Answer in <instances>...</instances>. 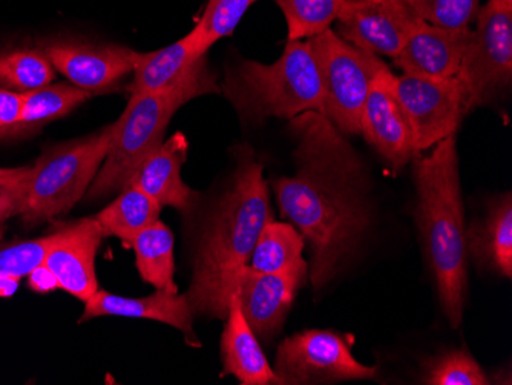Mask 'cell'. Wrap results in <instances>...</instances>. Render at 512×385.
<instances>
[{
	"label": "cell",
	"mask_w": 512,
	"mask_h": 385,
	"mask_svg": "<svg viewBox=\"0 0 512 385\" xmlns=\"http://www.w3.org/2000/svg\"><path fill=\"white\" fill-rule=\"evenodd\" d=\"M296 172L273 181L284 218L309 243L315 289L341 272L373 223L370 172L347 137L321 112L290 120Z\"/></svg>",
	"instance_id": "obj_1"
},
{
	"label": "cell",
	"mask_w": 512,
	"mask_h": 385,
	"mask_svg": "<svg viewBox=\"0 0 512 385\" xmlns=\"http://www.w3.org/2000/svg\"><path fill=\"white\" fill-rule=\"evenodd\" d=\"M272 221L263 165L244 154L234 183L201 235L188 295L194 313L226 321L230 283L252 257L261 231Z\"/></svg>",
	"instance_id": "obj_2"
},
{
	"label": "cell",
	"mask_w": 512,
	"mask_h": 385,
	"mask_svg": "<svg viewBox=\"0 0 512 385\" xmlns=\"http://www.w3.org/2000/svg\"><path fill=\"white\" fill-rule=\"evenodd\" d=\"M414 165L417 226L427 244L440 306L451 327L462 323L468 287V241L456 137L433 146Z\"/></svg>",
	"instance_id": "obj_3"
},
{
	"label": "cell",
	"mask_w": 512,
	"mask_h": 385,
	"mask_svg": "<svg viewBox=\"0 0 512 385\" xmlns=\"http://www.w3.org/2000/svg\"><path fill=\"white\" fill-rule=\"evenodd\" d=\"M220 91L241 119L253 125L272 117L292 120L304 112H324L321 74L309 40L287 43L273 63H238L227 71Z\"/></svg>",
	"instance_id": "obj_4"
},
{
	"label": "cell",
	"mask_w": 512,
	"mask_h": 385,
	"mask_svg": "<svg viewBox=\"0 0 512 385\" xmlns=\"http://www.w3.org/2000/svg\"><path fill=\"white\" fill-rule=\"evenodd\" d=\"M114 131L111 123L96 134L43 151L31 166L27 205L22 212L27 228L68 214L85 197L108 154Z\"/></svg>",
	"instance_id": "obj_5"
},
{
	"label": "cell",
	"mask_w": 512,
	"mask_h": 385,
	"mask_svg": "<svg viewBox=\"0 0 512 385\" xmlns=\"http://www.w3.org/2000/svg\"><path fill=\"white\" fill-rule=\"evenodd\" d=\"M194 99L197 96L186 89L131 96L122 116L114 122V139L86 198L100 200L128 188L137 169L163 145L175 112Z\"/></svg>",
	"instance_id": "obj_6"
},
{
	"label": "cell",
	"mask_w": 512,
	"mask_h": 385,
	"mask_svg": "<svg viewBox=\"0 0 512 385\" xmlns=\"http://www.w3.org/2000/svg\"><path fill=\"white\" fill-rule=\"evenodd\" d=\"M322 82L324 114L344 135L361 134V117L371 83L385 63L345 42L332 28L307 39Z\"/></svg>",
	"instance_id": "obj_7"
},
{
	"label": "cell",
	"mask_w": 512,
	"mask_h": 385,
	"mask_svg": "<svg viewBox=\"0 0 512 385\" xmlns=\"http://www.w3.org/2000/svg\"><path fill=\"white\" fill-rule=\"evenodd\" d=\"M476 19L457 74L467 89L470 111L502 96L512 82V8L488 2Z\"/></svg>",
	"instance_id": "obj_8"
},
{
	"label": "cell",
	"mask_w": 512,
	"mask_h": 385,
	"mask_svg": "<svg viewBox=\"0 0 512 385\" xmlns=\"http://www.w3.org/2000/svg\"><path fill=\"white\" fill-rule=\"evenodd\" d=\"M393 91L410 126L416 154L456 135L463 117L470 112L467 89L457 76L451 79H424L410 74L393 76Z\"/></svg>",
	"instance_id": "obj_9"
},
{
	"label": "cell",
	"mask_w": 512,
	"mask_h": 385,
	"mask_svg": "<svg viewBox=\"0 0 512 385\" xmlns=\"http://www.w3.org/2000/svg\"><path fill=\"white\" fill-rule=\"evenodd\" d=\"M376 370L361 364L338 333L306 330L284 339L273 372L279 384L312 385L373 379Z\"/></svg>",
	"instance_id": "obj_10"
},
{
	"label": "cell",
	"mask_w": 512,
	"mask_h": 385,
	"mask_svg": "<svg viewBox=\"0 0 512 385\" xmlns=\"http://www.w3.org/2000/svg\"><path fill=\"white\" fill-rule=\"evenodd\" d=\"M128 91L134 94L169 93L186 89L195 96L220 93L217 77L206 56H198L189 33L169 47L137 53Z\"/></svg>",
	"instance_id": "obj_11"
},
{
	"label": "cell",
	"mask_w": 512,
	"mask_h": 385,
	"mask_svg": "<svg viewBox=\"0 0 512 385\" xmlns=\"http://www.w3.org/2000/svg\"><path fill=\"white\" fill-rule=\"evenodd\" d=\"M338 36L375 56H398L419 22L404 0H344Z\"/></svg>",
	"instance_id": "obj_12"
},
{
	"label": "cell",
	"mask_w": 512,
	"mask_h": 385,
	"mask_svg": "<svg viewBox=\"0 0 512 385\" xmlns=\"http://www.w3.org/2000/svg\"><path fill=\"white\" fill-rule=\"evenodd\" d=\"M43 53L69 82L89 93L99 94L134 71L137 51L120 45H97L82 40L46 42Z\"/></svg>",
	"instance_id": "obj_13"
},
{
	"label": "cell",
	"mask_w": 512,
	"mask_h": 385,
	"mask_svg": "<svg viewBox=\"0 0 512 385\" xmlns=\"http://www.w3.org/2000/svg\"><path fill=\"white\" fill-rule=\"evenodd\" d=\"M105 234L96 217L83 218L63 226L46 254L42 266L48 269L57 287L85 303L99 290L96 255Z\"/></svg>",
	"instance_id": "obj_14"
},
{
	"label": "cell",
	"mask_w": 512,
	"mask_h": 385,
	"mask_svg": "<svg viewBox=\"0 0 512 385\" xmlns=\"http://www.w3.org/2000/svg\"><path fill=\"white\" fill-rule=\"evenodd\" d=\"M304 278L296 275L266 274L243 266L230 283V295L237 293L241 312L255 335L273 338L283 327Z\"/></svg>",
	"instance_id": "obj_15"
},
{
	"label": "cell",
	"mask_w": 512,
	"mask_h": 385,
	"mask_svg": "<svg viewBox=\"0 0 512 385\" xmlns=\"http://www.w3.org/2000/svg\"><path fill=\"white\" fill-rule=\"evenodd\" d=\"M390 68L376 76L365 99L361 117V134L393 168L407 165L416 155L410 126L394 96Z\"/></svg>",
	"instance_id": "obj_16"
},
{
	"label": "cell",
	"mask_w": 512,
	"mask_h": 385,
	"mask_svg": "<svg viewBox=\"0 0 512 385\" xmlns=\"http://www.w3.org/2000/svg\"><path fill=\"white\" fill-rule=\"evenodd\" d=\"M470 37V27H436L419 19L394 57V65L410 76L451 79L460 73Z\"/></svg>",
	"instance_id": "obj_17"
},
{
	"label": "cell",
	"mask_w": 512,
	"mask_h": 385,
	"mask_svg": "<svg viewBox=\"0 0 512 385\" xmlns=\"http://www.w3.org/2000/svg\"><path fill=\"white\" fill-rule=\"evenodd\" d=\"M194 310L189 303L188 295L178 292L155 290L149 297L128 298L114 293L97 290L89 300L85 301L80 323L99 318V316H123V318H143L168 324L183 333L184 338L192 347H200L194 333Z\"/></svg>",
	"instance_id": "obj_18"
},
{
	"label": "cell",
	"mask_w": 512,
	"mask_h": 385,
	"mask_svg": "<svg viewBox=\"0 0 512 385\" xmlns=\"http://www.w3.org/2000/svg\"><path fill=\"white\" fill-rule=\"evenodd\" d=\"M189 143L186 135L175 132L171 139L146 158L137 169L129 186H137L151 195L161 208L171 206L183 215H189L198 201L183 178L181 168L188 158Z\"/></svg>",
	"instance_id": "obj_19"
},
{
	"label": "cell",
	"mask_w": 512,
	"mask_h": 385,
	"mask_svg": "<svg viewBox=\"0 0 512 385\" xmlns=\"http://www.w3.org/2000/svg\"><path fill=\"white\" fill-rule=\"evenodd\" d=\"M221 358L224 373L234 375L241 384H279L255 332L241 312L237 293H232L227 310L226 327L221 338Z\"/></svg>",
	"instance_id": "obj_20"
},
{
	"label": "cell",
	"mask_w": 512,
	"mask_h": 385,
	"mask_svg": "<svg viewBox=\"0 0 512 385\" xmlns=\"http://www.w3.org/2000/svg\"><path fill=\"white\" fill-rule=\"evenodd\" d=\"M468 254L480 266L502 277H512V198L502 195L493 201L485 220L467 231Z\"/></svg>",
	"instance_id": "obj_21"
},
{
	"label": "cell",
	"mask_w": 512,
	"mask_h": 385,
	"mask_svg": "<svg viewBox=\"0 0 512 385\" xmlns=\"http://www.w3.org/2000/svg\"><path fill=\"white\" fill-rule=\"evenodd\" d=\"M92 96L96 94L73 83H57L25 93L19 120L7 128H0V140L19 139L36 132L42 126L68 116L69 112Z\"/></svg>",
	"instance_id": "obj_22"
},
{
	"label": "cell",
	"mask_w": 512,
	"mask_h": 385,
	"mask_svg": "<svg viewBox=\"0 0 512 385\" xmlns=\"http://www.w3.org/2000/svg\"><path fill=\"white\" fill-rule=\"evenodd\" d=\"M304 238L289 223L269 221L256 241L250 267L266 274L296 275L306 280L309 263L302 257Z\"/></svg>",
	"instance_id": "obj_23"
},
{
	"label": "cell",
	"mask_w": 512,
	"mask_h": 385,
	"mask_svg": "<svg viewBox=\"0 0 512 385\" xmlns=\"http://www.w3.org/2000/svg\"><path fill=\"white\" fill-rule=\"evenodd\" d=\"M161 209L151 195L137 186H128L111 205L96 215V220L105 237L112 235L131 246L143 229L160 220Z\"/></svg>",
	"instance_id": "obj_24"
},
{
	"label": "cell",
	"mask_w": 512,
	"mask_h": 385,
	"mask_svg": "<svg viewBox=\"0 0 512 385\" xmlns=\"http://www.w3.org/2000/svg\"><path fill=\"white\" fill-rule=\"evenodd\" d=\"M135 264L146 283L157 290L178 292L175 284L174 234L160 220L143 229L131 244Z\"/></svg>",
	"instance_id": "obj_25"
},
{
	"label": "cell",
	"mask_w": 512,
	"mask_h": 385,
	"mask_svg": "<svg viewBox=\"0 0 512 385\" xmlns=\"http://www.w3.org/2000/svg\"><path fill=\"white\" fill-rule=\"evenodd\" d=\"M56 79V68L42 50H13L0 53V83L16 93L43 88Z\"/></svg>",
	"instance_id": "obj_26"
},
{
	"label": "cell",
	"mask_w": 512,
	"mask_h": 385,
	"mask_svg": "<svg viewBox=\"0 0 512 385\" xmlns=\"http://www.w3.org/2000/svg\"><path fill=\"white\" fill-rule=\"evenodd\" d=\"M258 0H207L203 16L189 33L198 56H206L218 40L230 36Z\"/></svg>",
	"instance_id": "obj_27"
},
{
	"label": "cell",
	"mask_w": 512,
	"mask_h": 385,
	"mask_svg": "<svg viewBox=\"0 0 512 385\" xmlns=\"http://www.w3.org/2000/svg\"><path fill=\"white\" fill-rule=\"evenodd\" d=\"M287 22L289 42L307 40L329 30L344 0H275Z\"/></svg>",
	"instance_id": "obj_28"
},
{
	"label": "cell",
	"mask_w": 512,
	"mask_h": 385,
	"mask_svg": "<svg viewBox=\"0 0 512 385\" xmlns=\"http://www.w3.org/2000/svg\"><path fill=\"white\" fill-rule=\"evenodd\" d=\"M425 384L486 385L491 384L485 370L467 349L450 350L431 362Z\"/></svg>",
	"instance_id": "obj_29"
},
{
	"label": "cell",
	"mask_w": 512,
	"mask_h": 385,
	"mask_svg": "<svg viewBox=\"0 0 512 385\" xmlns=\"http://www.w3.org/2000/svg\"><path fill=\"white\" fill-rule=\"evenodd\" d=\"M419 19L444 28H467L477 17L480 0H404Z\"/></svg>",
	"instance_id": "obj_30"
},
{
	"label": "cell",
	"mask_w": 512,
	"mask_h": 385,
	"mask_svg": "<svg viewBox=\"0 0 512 385\" xmlns=\"http://www.w3.org/2000/svg\"><path fill=\"white\" fill-rule=\"evenodd\" d=\"M54 241H56V232L37 240L0 247V275L17 278V280L27 277L37 267L42 266Z\"/></svg>",
	"instance_id": "obj_31"
},
{
	"label": "cell",
	"mask_w": 512,
	"mask_h": 385,
	"mask_svg": "<svg viewBox=\"0 0 512 385\" xmlns=\"http://www.w3.org/2000/svg\"><path fill=\"white\" fill-rule=\"evenodd\" d=\"M31 166L16 168L7 177L0 178V224L11 217L22 215L28 197V181H30Z\"/></svg>",
	"instance_id": "obj_32"
},
{
	"label": "cell",
	"mask_w": 512,
	"mask_h": 385,
	"mask_svg": "<svg viewBox=\"0 0 512 385\" xmlns=\"http://www.w3.org/2000/svg\"><path fill=\"white\" fill-rule=\"evenodd\" d=\"M22 100L23 94L11 89H0V128H7L19 120Z\"/></svg>",
	"instance_id": "obj_33"
},
{
	"label": "cell",
	"mask_w": 512,
	"mask_h": 385,
	"mask_svg": "<svg viewBox=\"0 0 512 385\" xmlns=\"http://www.w3.org/2000/svg\"><path fill=\"white\" fill-rule=\"evenodd\" d=\"M28 277H30L31 287L34 290H39V292H48V290L57 287L56 280H54L53 275L48 272L46 267H37Z\"/></svg>",
	"instance_id": "obj_34"
},
{
	"label": "cell",
	"mask_w": 512,
	"mask_h": 385,
	"mask_svg": "<svg viewBox=\"0 0 512 385\" xmlns=\"http://www.w3.org/2000/svg\"><path fill=\"white\" fill-rule=\"evenodd\" d=\"M19 281L17 278L5 277L0 275V297H11L19 287Z\"/></svg>",
	"instance_id": "obj_35"
},
{
	"label": "cell",
	"mask_w": 512,
	"mask_h": 385,
	"mask_svg": "<svg viewBox=\"0 0 512 385\" xmlns=\"http://www.w3.org/2000/svg\"><path fill=\"white\" fill-rule=\"evenodd\" d=\"M490 2L500 5V7L512 8V0H490Z\"/></svg>",
	"instance_id": "obj_36"
},
{
	"label": "cell",
	"mask_w": 512,
	"mask_h": 385,
	"mask_svg": "<svg viewBox=\"0 0 512 385\" xmlns=\"http://www.w3.org/2000/svg\"><path fill=\"white\" fill-rule=\"evenodd\" d=\"M16 171V168L8 169V168H0V178L7 177V175L13 174Z\"/></svg>",
	"instance_id": "obj_37"
}]
</instances>
